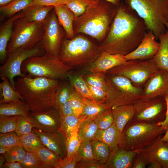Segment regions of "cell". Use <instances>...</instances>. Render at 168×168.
Segmentation results:
<instances>
[{
  "instance_id": "1",
  "label": "cell",
  "mask_w": 168,
  "mask_h": 168,
  "mask_svg": "<svg viewBox=\"0 0 168 168\" xmlns=\"http://www.w3.org/2000/svg\"><path fill=\"white\" fill-rule=\"evenodd\" d=\"M147 31L143 19L125 3H121L99 48L101 52L124 56L137 47Z\"/></svg>"
},
{
  "instance_id": "2",
  "label": "cell",
  "mask_w": 168,
  "mask_h": 168,
  "mask_svg": "<svg viewBox=\"0 0 168 168\" xmlns=\"http://www.w3.org/2000/svg\"><path fill=\"white\" fill-rule=\"evenodd\" d=\"M15 85L30 112H45L56 107L58 80L26 75L19 78Z\"/></svg>"
},
{
  "instance_id": "3",
  "label": "cell",
  "mask_w": 168,
  "mask_h": 168,
  "mask_svg": "<svg viewBox=\"0 0 168 168\" xmlns=\"http://www.w3.org/2000/svg\"><path fill=\"white\" fill-rule=\"evenodd\" d=\"M118 7L105 0H95L82 14L75 18V35L83 33L98 41H103L109 32Z\"/></svg>"
},
{
  "instance_id": "4",
  "label": "cell",
  "mask_w": 168,
  "mask_h": 168,
  "mask_svg": "<svg viewBox=\"0 0 168 168\" xmlns=\"http://www.w3.org/2000/svg\"><path fill=\"white\" fill-rule=\"evenodd\" d=\"M101 52L96 45L81 35L62 40L58 57L65 64L72 67L89 66Z\"/></svg>"
},
{
  "instance_id": "5",
  "label": "cell",
  "mask_w": 168,
  "mask_h": 168,
  "mask_svg": "<svg viewBox=\"0 0 168 168\" xmlns=\"http://www.w3.org/2000/svg\"><path fill=\"white\" fill-rule=\"evenodd\" d=\"M166 130L157 122L129 121L123 130L119 147L127 150H142Z\"/></svg>"
},
{
  "instance_id": "6",
  "label": "cell",
  "mask_w": 168,
  "mask_h": 168,
  "mask_svg": "<svg viewBox=\"0 0 168 168\" xmlns=\"http://www.w3.org/2000/svg\"><path fill=\"white\" fill-rule=\"evenodd\" d=\"M125 3L144 21L147 31L156 40L165 33L168 18V0H124Z\"/></svg>"
},
{
  "instance_id": "7",
  "label": "cell",
  "mask_w": 168,
  "mask_h": 168,
  "mask_svg": "<svg viewBox=\"0 0 168 168\" xmlns=\"http://www.w3.org/2000/svg\"><path fill=\"white\" fill-rule=\"evenodd\" d=\"M72 68L61 61L58 56L45 54L29 58L23 62L21 71L31 77H43L57 80L68 78Z\"/></svg>"
},
{
  "instance_id": "8",
  "label": "cell",
  "mask_w": 168,
  "mask_h": 168,
  "mask_svg": "<svg viewBox=\"0 0 168 168\" xmlns=\"http://www.w3.org/2000/svg\"><path fill=\"white\" fill-rule=\"evenodd\" d=\"M105 79L107 86V96L102 103L110 108L134 104L141 99L142 88L134 86L125 77L106 73Z\"/></svg>"
},
{
  "instance_id": "9",
  "label": "cell",
  "mask_w": 168,
  "mask_h": 168,
  "mask_svg": "<svg viewBox=\"0 0 168 168\" xmlns=\"http://www.w3.org/2000/svg\"><path fill=\"white\" fill-rule=\"evenodd\" d=\"M22 17L14 22L12 35L7 48V54L19 48L31 49L41 39L44 21L28 22Z\"/></svg>"
},
{
  "instance_id": "10",
  "label": "cell",
  "mask_w": 168,
  "mask_h": 168,
  "mask_svg": "<svg viewBox=\"0 0 168 168\" xmlns=\"http://www.w3.org/2000/svg\"><path fill=\"white\" fill-rule=\"evenodd\" d=\"M159 69L153 58L145 60L132 59L113 68L106 73L123 75L128 79L134 86L142 88Z\"/></svg>"
},
{
  "instance_id": "11",
  "label": "cell",
  "mask_w": 168,
  "mask_h": 168,
  "mask_svg": "<svg viewBox=\"0 0 168 168\" xmlns=\"http://www.w3.org/2000/svg\"><path fill=\"white\" fill-rule=\"evenodd\" d=\"M43 51L38 44L31 49L20 48L8 53L7 59L0 67V77H7L16 89L14 81L15 77H24L26 75L21 70L24 61L31 57L38 56Z\"/></svg>"
},
{
  "instance_id": "12",
  "label": "cell",
  "mask_w": 168,
  "mask_h": 168,
  "mask_svg": "<svg viewBox=\"0 0 168 168\" xmlns=\"http://www.w3.org/2000/svg\"><path fill=\"white\" fill-rule=\"evenodd\" d=\"M134 105L135 113L131 120L153 123L161 121L165 119L166 105L163 96L148 100L141 99Z\"/></svg>"
},
{
  "instance_id": "13",
  "label": "cell",
  "mask_w": 168,
  "mask_h": 168,
  "mask_svg": "<svg viewBox=\"0 0 168 168\" xmlns=\"http://www.w3.org/2000/svg\"><path fill=\"white\" fill-rule=\"evenodd\" d=\"M53 10L44 21V31L38 44L46 54L58 56L63 40V34L61 25Z\"/></svg>"
},
{
  "instance_id": "14",
  "label": "cell",
  "mask_w": 168,
  "mask_h": 168,
  "mask_svg": "<svg viewBox=\"0 0 168 168\" xmlns=\"http://www.w3.org/2000/svg\"><path fill=\"white\" fill-rule=\"evenodd\" d=\"M141 99L148 100L168 94V71L159 69L142 88Z\"/></svg>"
},
{
  "instance_id": "15",
  "label": "cell",
  "mask_w": 168,
  "mask_h": 168,
  "mask_svg": "<svg viewBox=\"0 0 168 168\" xmlns=\"http://www.w3.org/2000/svg\"><path fill=\"white\" fill-rule=\"evenodd\" d=\"M32 132L38 135L44 146L62 158L66 157V138L61 130L58 129L42 131L33 128Z\"/></svg>"
},
{
  "instance_id": "16",
  "label": "cell",
  "mask_w": 168,
  "mask_h": 168,
  "mask_svg": "<svg viewBox=\"0 0 168 168\" xmlns=\"http://www.w3.org/2000/svg\"><path fill=\"white\" fill-rule=\"evenodd\" d=\"M29 116L33 123L34 128L42 131L59 129L62 117L58 109L56 107L43 112H30Z\"/></svg>"
},
{
  "instance_id": "17",
  "label": "cell",
  "mask_w": 168,
  "mask_h": 168,
  "mask_svg": "<svg viewBox=\"0 0 168 168\" xmlns=\"http://www.w3.org/2000/svg\"><path fill=\"white\" fill-rule=\"evenodd\" d=\"M160 45V42L156 41L152 32L147 31L137 47L132 52L124 56V57L127 61L153 58L157 52Z\"/></svg>"
},
{
  "instance_id": "18",
  "label": "cell",
  "mask_w": 168,
  "mask_h": 168,
  "mask_svg": "<svg viewBox=\"0 0 168 168\" xmlns=\"http://www.w3.org/2000/svg\"><path fill=\"white\" fill-rule=\"evenodd\" d=\"M162 137L160 136L150 146L138 152L145 155L149 162L155 161L161 168H168V142L163 140Z\"/></svg>"
},
{
  "instance_id": "19",
  "label": "cell",
  "mask_w": 168,
  "mask_h": 168,
  "mask_svg": "<svg viewBox=\"0 0 168 168\" xmlns=\"http://www.w3.org/2000/svg\"><path fill=\"white\" fill-rule=\"evenodd\" d=\"M127 60L124 56L102 52L99 56L88 66V71L91 72L106 73L113 68L124 63Z\"/></svg>"
},
{
  "instance_id": "20",
  "label": "cell",
  "mask_w": 168,
  "mask_h": 168,
  "mask_svg": "<svg viewBox=\"0 0 168 168\" xmlns=\"http://www.w3.org/2000/svg\"><path fill=\"white\" fill-rule=\"evenodd\" d=\"M137 150H127L118 147L110 152L106 163L108 168H132Z\"/></svg>"
},
{
  "instance_id": "21",
  "label": "cell",
  "mask_w": 168,
  "mask_h": 168,
  "mask_svg": "<svg viewBox=\"0 0 168 168\" xmlns=\"http://www.w3.org/2000/svg\"><path fill=\"white\" fill-rule=\"evenodd\" d=\"M22 16L21 12L7 20L0 26V61L1 63H4L7 57V48L12 35L14 22Z\"/></svg>"
},
{
  "instance_id": "22",
  "label": "cell",
  "mask_w": 168,
  "mask_h": 168,
  "mask_svg": "<svg viewBox=\"0 0 168 168\" xmlns=\"http://www.w3.org/2000/svg\"><path fill=\"white\" fill-rule=\"evenodd\" d=\"M54 10L60 24L65 33L66 38L71 39L75 36L73 23L75 18L73 12L65 4L54 7Z\"/></svg>"
},
{
  "instance_id": "23",
  "label": "cell",
  "mask_w": 168,
  "mask_h": 168,
  "mask_svg": "<svg viewBox=\"0 0 168 168\" xmlns=\"http://www.w3.org/2000/svg\"><path fill=\"white\" fill-rule=\"evenodd\" d=\"M113 124L122 133L127 123L133 118L135 113L134 104L122 105L111 109Z\"/></svg>"
},
{
  "instance_id": "24",
  "label": "cell",
  "mask_w": 168,
  "mask_h": 168,
  "mask_svg": "<svg viewBox=\"0 0 168 168\" xmlns=\"http://www.w3.org/2000/svg\"><path fill=\"white\" fill-rule=\"evenodd\" d=\"M121 133L113 124L106 129H98L94 138L107 144L110 152L119 147Z\"/></svg>"
},
{
  "instance_id": "25",
  "label": "cell",
  "mask_w": 168,
  "mask_h": 168,
  "mask_svg": "<svg viewBox=\"0 0 168 168\" xmlns=\"http://www.w3.org/2000/svg\"><path fill=\"white\" fill-rule=\"evenodd\" d=\"M54 8L52 6H30L22 11V17L28 22H44Z\"/></svg>"
},
{
  "instance_id": "26",
  "label": "cell",
  "mask_w": 168,
  "mask_h": 168,
  "mask_svg": "<svg viewBox=\"0 0 168 168\" xmlns=\"http://www.w3.org/2000/svg\"><path fill=\"white\" fill-rule=\"evenodd\" d=\"M0 83V104L23 101L21 96L6 77H2Z\"/></svg>"
},
{
  "instance_id": "27",
  "label": "cell",
  "mask_w": 168,
  "mask_h": 168,
  "mask_svg": "<svg viewBox=\"0 0 168 168\" xmlns=\"http://www.w3.org/2000/svg\"><path fill=\"white\" fill-rule=\"evenodd\" d=\"M159 40V48L153 58L159 69L168 71V33L161 34Z\"/></svg>"
},
{
  "instance_id": "28",
  "label": "cell",
  "mask_w": 168,
  "mask_h": 168,
  "mask_svg": "<svg viewBox=\"0 0 168 168\" xmlns=\"http://www.w3.org/2000/svg\"><path fill=\"white\" fill-rule=\"evenodd\" d=\"M30 112L23 101L0 104V116H28Z\"/></svg>"
},
{
  "instance_id": "29",
  "label": "cell",
  "mask_w": 168,
  "mask_h": 168,
  "mask_svg": "<svg viewBox=\"0 0 168 168\" xmlns=\"http://www.w3.org/2000/svg\"><path fill=\"white\" fill-rule=\"evenodd\" d=\"M86 117L81 115H72L62 117L60 130L64 134L66 138L74 131L78 130L79 127L85 120Z\"/></svg>"
},
{
  "instance_id": "30",
  "label": "cell",
  "mask_w": 168,
  "mask_h": 168,
  "mask_svg": "<svg viewBox=\"0 0 168 168\" xmlns=\"http://www.w3.org/2000/svg\"><path fill=\"white\" fill-rule=\"evenodd\" d=\"M70 83L74 90L84 98L94 100L82 75H73L70 72L68 75Z\"/></svg>"
},
{
  "instance_id": "31",
  "label": "cell",
  "mask_w": 168,
  "mask_h": 168,
  "mask_svg": "<svg viewBox=\"0 0 168 168\" xmlns=\"http://www.w3.org/2000/svg\"><path fill=\"white\" fill-rule=\"evenodd\" d=\"M33 0H12L0 7V12L3 16L9 18L30 5Z\"/></svg>"
},
{
  "instance_id": "32",
  "label": "cell",
  "mask_w": 168,
  "mask_h": 168,
  "mask_svg": "<svg viewBox=\"0 0 168 168\" xmlns=\"http://www.w3.org/2000/svg\"><path fill=\"white\" fill-rule=\"evenodd\" d=\"M94 119L86 117L79 127L78 134L81 142L95 138L99 129Z\"/></svg>"
},
{
  "instance_id": "33",
  "label": "cell",
  "mask_w": 168,
  "mask_h": 168,
  "mask_svg": "<svg viewBox=\"0 0 168 168\" xmlns=\"http://www.w3.org/2000/svg\"><path fill=\"white\" fill-rule=\"evenodd\" d=\"M82 99L83 107L81 115H85L87 118L94 119L102 112L107 109H111L104 103L83 97Z\"/></svg>"
},
{
  "instance_id": "34",
  "label": "cell",
  "mask_w": 168,
  "mask_h": 168,
  "mask_svg": "<svg viewBox=\"0 0 168 168\" xmlns=\"http://www.w3.org/2000/svg\"><path fill=\"white\" fill-rule=\"evenodd\" d=\"M34 152L46 168H54L56 163L62 158L45 146L39 147Z\"/></svg>"
},
{
  "instance_id": "35",
  "label": "cell",
  "mask_w": 168,
  "mask_h": 168,
  "mask_svg": "<svg viewBox=\"0 0 168 168\" xmlns=\"http://www.w3.org/2000/svg\"><path fill=\"white\" fill-rule=\"evenodd\" d=\"M94 159L98 162L106 164L110 153L109 146L95 138L91 140Z\"/></svg>"
},
{
  "instance_id": "36",
  "label": "cell",
  "mask_w": 168,
  "mask_h": 168,
  "mask_svg": "<svg viewBox=\"0 0 168 168\" xmlns=\"http://www.w3.org/2000/svg\"><path fill=\"white\" fill-rule=\"evenodd\" d=\"M20 137V144L26 151L34 152L44 146L38 135L33 132Z\"/></svg>"
},
{
  "instance_id": "37",
  "label": "cell",
  "mask_w": 168,
  "mask_h": 168,
  "mask_svg": "<svg viewBox=\"0 0 168 168\" xmlns=\"http://www.w3.org/2000/svg\"><path fill=\"white\" fill-rule=\"evenodd\" d=\"M106 73L104 72H95L82 75L87 84L101 88L106 92L107 86L105 79Z\"/></svg>"
},
{
  "instance_id": "38",
  "label": "cell",
  "mask_w": 168,
  "mask_h": 168,
  "mask_svg": "<svg viewBox=\"0 0 168 168\" xmlns=\"http://www.w3.org/2000/svg\"><path fill=\"white\" fill-rule=\"evenodd\" d=\"M78 130L73 131L69 137L66 138V158L69 161L72 160L81 142V140L78 134Z\"/></svg>"
},
{
  "instance_id": "39",
  "label": "cell",
  "mask_w": 168,
  "mask_h": 168,
  "mask_svg": "<svg viewBox=\"0 0 168 168\" xmlns=\"http://www.w3.org/2000/svg\"><path fill=\"white\" fill-rule=\"evenodd\" d=\"M77 162L94 159L93 155L91 141L81 142V144L74 156Z\"/></svg>"
},
{
  "instance_id": "40",
  "label": "cell",
  "mask_w": 168,
  "mask_h": 168,
  "mask_svg": "<svg viewBox=\"0 0 168 168\" xmlns=\"http://www.w3.org/2000/svg\"><path fill=\"white\" fill-rule=\"evenodd\" d=\"M34 125L29 116H19L15 131L19 137L25 135L31 132Z\"/></svg>"
},
{
  "instance_id": "41",
  "label": "cell",
  "mask_w": 168,
  "mask_h": 168,
  "mask_svg": "<svg viewBox=\"0 0 168 168\" xmlns=\"http://www.w3.org/2000/svg\"><path fill=\"white\" fill-rule=\"evenodd\" d=\"M94 120L99 129L105 130L113 124L111 109H107L97 115Z\"/></svg>"
},
{
  "instance_id": "42",
  "label": "cell",
  "mask_w": 168,
  "mask_h": 168,
  "mask_svg": "<svg viewBox=\"0 0 168 168\" xmlns=\"http://www.w3.org/2000/svg\"><path fill=\"white\" fill-rule=\"evenodd\" d=\"M95 0H68L66 5L73 12L75 18L82 14Z\"/></svg>"
},
{
  "instance_id": "43",
  "label": "cell",
  "mask_w": 168,
  "mask_h": 168,
  "mask_svg": "<svg viewBox=\"0 0 168 168\" xmlns=\"http://www.w3.org/2000/svg\"><path fill=\"white\" fill-rule=\"evenodd\" d=\"M20 162L23 168H46L34 152L26 151L24 157Z\"/></svg>"
},
{
  "instance_id": "44",
  "label": "cell",
  "mask_w": 168,
  "mask_h": 168,
  "mask_svg": "<svg viewBox=\"0 0 168 168\" xmlns=\"http://www.w3.org/2000/svg\"><path fill=\"white\" fill-rule=\"evenodd\" d=\"M19 116H0V132L4 133L15 131Z\"/></svg>"
},
{
  "instance_id": "45",
  "label": "cell",
  "mask_w": 168,
  "mask_h": 168,
  "mask_svg": "<svg viewBox=\"0 0 168 168\" xmlns=\"http://www.w3.org/2000/svg\"><path fill=\"white\" fill-rule=\"evenodd\" d=\"M19 145H21L20 137L15 131L0 133V146L12 148Z\"/></svg>"
},
{
  "instance_id": "46",
  "label": "cell",
  "mask_w": 168,
  "mask_h": 168,
  "mask_svg": "<svg viewBox=\"0 0 168 168\" xmlns=\"http://www.w3.org/2000/svg\"><path fill=\"white\" fill-rule=\"evenodd\" d=\"M82 98L75 90L72 89L68 100L75 115L79 116L82 113L83 107Z\"/></svg>"
},
{
  "instance_id": "47",
  "label": "cell",
  "mask_w": 168,
  "mask_h": 168,
  "mask_svg": "<svg viewBox=\"0 0 168 168\" xmlns=\"http://www.w3.org/2000/svg\"><path fill=\"white\" fill-rule=\"evenodd\" d=\"M26 151L21 145L11 148L3 154L7 162H21L24 157Z\"/></svg>"
},
{
  "instance_id": "48",
  "label": "cell",
  "mask_w": 168,
  "mask_h": 168,
  "mask_svg": "<svg viewBox=\"0 0 168 168\" xmlns=\"http://www.w3.org/2000/svg\"><path fill=\"white\" fill-rule=\"evenodd\" d=\"M72 89L67 85L62 86L59 85L56 100L57 108L61 106L68 100Z\"/></svg>"
},
{
  "instance_id": "49",
  "label": "cell",
  "mask_w": 168,
  "mask_h": 168,
  "mask_svg": "<svg viewBox=\"0 0 168 168\" xmlns=\"http://www.w3.org/2000/svg\"><path fill=\"white\" fill-rule=\"evenodd\" d=\"M86 84L95 100L97 102L103 103L107 96L106 92L101 88Z\"/></svg>"
},
{
  "instance_id": "50",
  "label": "cell",
  "mask_w": 168,
  "mask_h": 168,
  "mask_svg": "<svg viewBox=\"0 0 168 168\" xmlns=\"http://www.w3.org/2000/svg\"><path fill=\"white\" fill-rule=\"evenodd\" d=\"M149 162L147 157L144 154L138 152L134 158L132 168H145Z\"/></svg>"
},
{
  "instance_id": "51",
  "label": "cell",
  "mask_w": 168,
  "mask_h": 168,
  "mask_svg": "<svg viewBox=\"0 0 168 168\" xmlns=\"http://www.w3.org/2000/svg\"><path fill=\"white\" fill-rule=\"evenodd\" d=\"M68 0H33L30 6H52L66 5Z\"/></svg>"
},
{
  "instance_id": "52",
  "label": "cell",
  "mask_w": 168,
  "mask_h": 168,
  "mask_svg": "<svg viewBox=\"0 0 168 168\" xmlns=\"http://www.w3.org/2000/svg\"><path fill=\"white\" fill-rule=\"evenodd\" d=\"M76 168H108L106 164H103L93 159L88 161L77 162Z\"/></svg>"
},
{
  "instance_id": "53",
  "label": "cell",
  "mask_w": 168,
  "mask_h": 168,
  "mask_svg": "<svg viewBox=\"0 0 168 168\" xmlns=\"http://www.w3.org/2000/svg\"><path fill=\"white\" fill-rule=\"evenodd\" d=\"M77 162L74 157L71 161H68L65 157L60 159L55 164L54 168H75Z\"/></svg>"
},
{
  "instance_id": "54",
  "label": "cell",
  "mask_w": 168,
  "mask_h": 168,
  "mask_svg": "<svg viewBox=\"0 0 168 168\" xmlns=\"http://www.w3.org/2000/svg\"><path fill=\"white\" fill-rule=\"evenodd\" d=\"M62 117L74 115L70 105L69 100H68L63 105L57 108Z\"/></svg>"
},
{
  "instance_id": "55",
  "label": "cell",
  "mask_w": 168,
  "mask_h": 168,
  "mask_svg": "<svg viewBox=\"0 0 168 168\" xmlns=\"http://www.w3.org/2000/svg\"><path fill=\"white\" fill-rule=\"evenodd\" d=\"M166 105V117L162 121L157 122V124L165 128L166 130L168 128V94L164 96Z\"/></svg>"
},
{
  "instance_id": "56",
  "label": "cell",
  "mask_w": 168,
  "mask_h": 168,
  "mask_svg": "<svg viewBox=\"0 0 168 168\" xmlns=\"http://www.w3.org/2000/svg\"><path fill=\"white\" fill-rule=\"evenodd\" d=\"M1 168H23L20 162L6 161L2 166Z\"/></svg>"
},
{
  "instance_id": "57",
  "label": "cell",
  "mask_w": 168,
  "mask_h": 168,
  "mask_svg": "<svg viewBox=\"0 0 168 168\" xmlns=\"http://www.w3.org/2000/svg\"><path fill=\"white\" fill-rule=\"evenodd\" d=\"M148 168H161L160 164L155 161H150L148 165Z\"/></svg>"
},
{
  "instance_id": "58",
  "label": "cell",
  "mask_w": 168,
  "mask_h": 168,
  "mask_svg": "<svg viewBox=\"0 0 168 168\" xmlns=\"http://www.w3.org/2000/svg\"><path fill=\"white\" fill-rule=\"evenodd\" d=\"M11 148L5 146H0V154H3L8 152Z\"/></svg>"
},
{
  "instance_id": "59",
  "label": "cell",
  "mask_w": 168,
  "mask_h": 168,
  "mask_svg": "<svg viewBox=\"0 0 168 168\" xmlns=\"http://www.w3.org/2000/svg\"><path fill=\"white\" fill-rule=\"evenodd\" d=\"M110 2L114 5L119 6L121 0H105Z\"/></svg>"
},
{
  "instance_id": "60",
  "label": "cell",
  "mask_w": 168,
  "mask_h": 168,
  "mask_svg": "<svg viewBox=\"0 0 168 168\" xmlns=\"http://www.w3.org/2000/svg\"><path fill=\"white\" fill-rule=\"evenodd\" d=\"M6 160L3 154H1L0 156V168H1L2 166L5 163Z\"/></svg>"
},
{
  "instance_id": "61",
  "label": "cell",
  "mask_w": 168,
  "mask_h": 168,
  "mask_svg": "<svg viewBox=\"0 0 168 168\" xmlns=\"http://www.w3.org/2000/svg\"><path fill=\"white\" fill-rule=\"evenodd\" d=\"M162 139L163 140L168 142V128L165 133L163 136H162Z\"/></svg>"
},
{
  "instance_id": "62",
  "label": "cell",
  "mask_w": 168,
  "mask_h": 168,
  "mask_svg": "<svg viewBox=\"0 0 168 168\" xmlns=\"http://www.w3.org/2000/svg\"><path fill=\"white\" fill-rule=\"evenodd\" d=\"M12 0H0V7L5 5Z\"/></svg>"
},
{
  "instance_id": "63",
  "label": "cell",
  "mask_w": 168,
  "mask_h": 168,
  "mask_svg": "<svg viewBox=\"0 0 168 168\" xmlns=\"http://www.w3.org/2000/svg\"><path fill=\"white\" fill-rule=\"evenodd\" d=\"M165 26L166 29V31L168 33V18L167 21L166 23Z\"/></svg>"
}]
</instances>
